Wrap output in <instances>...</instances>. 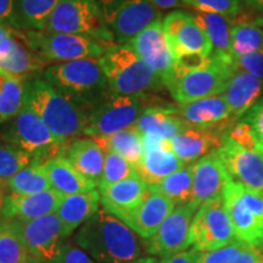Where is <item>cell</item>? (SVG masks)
<instances>
[{
	"instance_id": "f6af8a7d",
	"label": "cell",
	"mask_w": 263,
	"mask_h": 263,
	"mask_svg": "<svg viewBox=\"0 0 263 263\" xmlns=\"http://www.w3.org/2000/svg\"><path fill=\"white\" fill-rule=\"evenodd\" d=\"M42 263V262H41ZM43 263H95L94 259L90 257L83 250L68 242H65L60 252L54 258L48 262Z\"/></svg>"
},
{
	"instance_id": "cb8c5ba5",
	"label": "cell",
	"mask_w": 263,
	"mask_h": 263,
	"mask_svg": "<svg viewBox=\"0 0 263 263\" xmlns=\"http://www.w3.org/2000/svg\"><path fill=\"white\" fill-rule=\"evenodd\" d=\"M176 112L188 126L196 128H215L224 126L230 120L234 121L223 95L179 104Z\"/></svg>"
},
{
	"instance_id": "ac0fdd59",
	"label": "cell",
	"mask_w": 263,
	"mask_h": 263,
	"mask_svg": "<svg viewBox=\"0 0 263 263\" xmlns=\"http://www.w3.org/2000/svg\"><path fill=\"white\" fill-rule=\"evenodd\" d=\"M227 124L215 128L188 126L171 140L173 153L184 164H193L221 147Z\"/></svg>"
},
{
	"instance_id": "277c9868",
	"label": "cell",
	"mask_w": 263,
	"mask_h": 263,
	"mask_svg": "<svg viewBox=\"0 0 263 263\" xmlns=\"http://www.w3.org/2000/svg\"><path fill=\"white\" fill-rule=\"evenodd\" d=\"M110 90L122 95H145L163 85L162 81L129 45H108L100 58Z\"/></svg>"
},
{
	"instance_id": "4dcf8cb0",
	"label": "cell",
	"mask_w": 263,
	"mask_h": 263,
	"mask_svg": "<svg viewBox=\"0 0 263 263\" xmlns=\"http://www.w3.org/2000/svg\"><path fill=\"white\" fill-rule=\"evenodd\" d=\"M45 64L27 47L16 29L15 41L5 55L0 58V70L25 80L44 68Z\"/></svg>"
},
{
	"instance_id": "8992f818",
	"label": "cell",
	"mask_w": 263,
	"mask_h": 263,
	"mask_svg": "<svg viewBox=\"0 0 263 263\" xmlns=\"http://www.w3.org/2000/svg\"><path fill=\"white\" fill-rule=\"evenodd\" d=\"M146 107L145 95H122L108 90L87 108L84 136L100 139L134 126Z\"/></svg>"
},
{
	"instance_id": "1f68e13d",
	"label": "cell",
	"mask_w": 263,
	"mask_h": 263,
	"mask_svg": "<svg viewBox=\"0 0 263 263\" xmlns=\"http://www.w3.org/2000/svg\"><path fill=\"white\" fill-rule=\"evenodd\" d=\"M59 0H14V27L17 31H44Z\"/></svg>"
},
{
	"instance_id": "8d00e7d4",
	"label": "cell",
	"mask_w": 263,
	"mask_h": 263,
	"mask_svg": "<svg viewBox=\"0 0 263 263\" xmlns=\"http://www.w3.org/2000/svg\"><path fill=\"white\" fill-rule=\"evenodd\" d=\"M50 189L51 184L45 164L35 162H32L26 168L20 171L6 184V190L16 195H32Z\"/></svg>"
},
{
	"instance_id": "7402d4cb",
	"label": "cell",
	"mask_w": 263,
	"mask_h": 263,
	"mask_svg": "<svg viewBox=\"0 0 263 263\" xmlns=\"http://www.w3.org/2000/svg\"><path fill=\"white\" fill-rule=\"evenodd\" d=\"M223 201L234 229L235 238L250 246L261 248L263 245V221L241 201L232 179L223 192Z\"/></svg>"
},
{
	"instance_id": "7c38bea8",
	"label": "cell",
	"mask_w": 263,
	"mask_h": 263,
	"mask_svg": "<svg viewBox=\"0 0 263 263\" xmlns=\"http://www.w3.org/2000/svg\"><path fill=\"white\" fill-rule=\"evenodd\" d=\"M162 26L174 60L188 55L211 57V43L192 12H170L162 20Z\"/></svg>"
},
{
	"instance_id": "74e56055",
	"label": "cell",
	"mask_w": 263,
	"mask_h": 263,
	"mask_svg": "<svg viewBox=\"0 0 263 263\" xmlns=\"http://www.w3.org/2000/svg\"><path fill=\"white\" fill-rule=\"evenodd\" d=\"M263 49V27L254 22H236L232 27V51L235 58Z\"/></svg>"
},
{
	"instance_id": "4316f807",
	"label": "cell",
	"mask_w": 263,
	"mask_h": 263,
	"mask_svg": "<svg viewBox=\"0 0 263 263\" xmlns=\"http://www.w3.org/2000/svg\"><path fill=\"white\" fill-rule=\"evenodd\" d=\"M136 126L143 137L149 136L163 140H172L185 129L188 124L178 116L174 107L155 105L144 110Z\"/></svg>"
},
{
	"instance_id": "7a4b0ae2",
	"label": "cell",
	"mask_w": 263,
	"mask_h": 263,
	"mask_svg": "<svg viewBox=\"0 0 263 263\" xmlns=\"http://www.w3.org/2000/svg\"><path fill=\"white\" fill-rule=\"evenodd\" d=\"M25 104L62 143L68 144L73 138L85 133L88 115L84 108L45 80L35 78L26 82Z\"/></svg>"
},
{
	"instance_id": "f546056e",
	"label": "cell",
	"mask_w": 263,
	"mask_h": 263,
	"mask_svg": "<svg viewBox=\"0 0 263 263\" xmlns=\"http://www.w3.org/2000/svg\"><path fill=\"white\" fill-rule=\"evenodd\" d=\"M44 164L51 189L57 190L61 195L67 196L95 190L97 185L78 172L65 156L59 155L52 157Z\"/></svg>"
},
{
	"instance_id": "2e32d148",
	"label": "cell",
	"mask_w": 263,
	"mask_h": 263,
	"mask_svg": "<svg viewBox=\"0 0 263 263\" xmlns=\"http://www.w3.org/2000/svg\"><path fill=\"white\" fill-rule=\"evenodd\" d=\"M127 45L133 48L155 70L164 87H167L173 77L174 58L164 34L162 20L150 25Z\"/></svg>"
},
{
	"instance_id": "60d3db41",
	"label": "cell",
	"mask_w": 263,
	"mask_h": 263,
	"mask_svg": "<svg viewBox=\"0 0 263 263\" xmlns=\"http://www.w3.org/2000/svg\"><path fill=\"white\" fill-rule=\"evenodd\" d=\"M182 4L195 9V11L223 15L232 20L241 12L240 0H182Z\"/></svg>"
},
{
	"instance_id": "f907efd6",
	"label": "cell",
	"mask_w": 263,
	"mask_h": 263,
	"mask_svg": "<svg viewBox=\"0 0 263 263\" xmlns=\"http://www.w3.org/2000/svg\"><path fill=\"white\" fill-rule=\"evenodd\" d=\"M235 263H263V255L257 248L249 245Z\"/></svg>"
},
{
	"instance_id": "7bdbcfd3",
	"label": "cell",
	"mask_w": 263,
	"mask_h": 263,
	"mask_svg": "<svg viewBox=\"0 0 263 263\" xmlns=\"http://www.w3.org/2000/svg\"><path fill=\"white\" fill-rule=\"evenodd\" d=\"M248 246L240 240H234L221 249L212 251H197L196 263H235Z\"/></svg>"
},
{
	"instance_id": "484cf974",
	"label": "cell",
	"mask_w": 263,
	"mask_h": 263,
	"mask_svg": "<svg viewBox=\"0 0 263 263\" xmlns=\"http://www.w3.org/2000/svg\"><path fill=\"white\" fill-rule=\"evenodd\" d=\"M72 166L85 178L99 185L103 176L105 151L93 138H77L71 140L65 147L64 154Z\"/></svg>"
},
{
	"instance_id": "9c48e42d",
	"label": "cell",
	"mask_w": 263,
	"mask_h": 263,
	"mask_svg": "<svg viewBox=\"0 0 263 263\" xmlns=\"http://www.w3.org/2000/svg\"><path fill=\"white\" fill-rule=\"evenodd\" d=\"M98 3L115 44L127 45L144 29L161 20L159 8L149 0H98Z\"/></svg>"
},
{
	"instance_id": "db71d44e",
	"label": "cell",
	"mask_w": 263,
	"mask_h": 263,
	"mask_svg": "<svg viewBox=\"0 0 263 263\" xmlns=\"http://www.w3.org/2000/svg\"><path fill=\"white\" fill-rule=\"evenodd\" d=\"M127 263H159L154 257H140L138 259H134V261L127 262Z\"/></svg>"
},
{
	"instance_id": "681fc988",
	"label": "cell",
	"mask_w": 263,
	"mask_h": 263,
	"mask_svg": "<svg viewBox=\"0 0 263 263\" xmlns=\"http://www.w3.org/2000/svg\"><path fill=\"white\" fill-rule=\"evenodd\" d=\"M0 24L14 26V0H0Z\"/></svg>"
},
{
	"instance_id": "5bb4252c",
	"label": "cell",
	"mask_w": 263,
	"mask_h": 263,
	"mask_svg": "<svg viewBox=\"0 0 263 263\" xmlns=\"http://www.w3.org/2000/svg\"><path fill=\"white\" fill-rule=\"evenodd\" d=\"M18 223L29 257L38 262H48L54 258L68 238L57 213Z\"/></svg>"
},
{
	"instance_id": "9f6ffc18",
	"label": "cell",
	"mask_w": 263,
	"mask_h": 263,
	"mask_svg": "<svg viewBox=\"0 0 263 263\" xmlns=\"http://www.w3.org/2000/svg\"><path fill=\"white\" fill-rule=\"evenodd\" d=\"M27 263H41V262L35 261V259H33V258H31V257H29V259H28V262H27Z\"/></svg>"
},
{
	"instance_id": "e575fe53",
	"label": "cell",
	"mask_w": 263,
	"mask_h": 263,
	"mask_svg": "<svg viewBox=\"0 0 263 263\" xmlns=\"http://www.w3.org/2000/svg\"><path fill=\"white\" fill-rule=\"evenodd\" d=\"M156 192L167 196L176 206L186 205L194 199V163L185 164L155 186Z\"/></svg>"
},
{
	"instance_id": "d6986e66",
	"label": "cell",
	"mask_w": 263,
	"mask_h": 263,
	"mask_svg": "<svg viewBox=\"0 0 263 263\" xmlns=\"http://www.w3.org/2000/svg\"><path fill=\"white\" fill-rule=\"evenodd\" d=\"M149 192V185L139 176L99 188L100 202L116 218L127 222Z\"/></svg>"
},
{
	"instance_id": "d590c367",
	"label": "cell",
	"mask_w": 263,
	"mask_h": 263,
	"mask_svg": "<svg viewBox=\"0 0 263 263\" xmlns=\"http://www.w3.org/2000/svg\"><path fill=\"white\" fill-rule=\"evenodd\" d=\"M26 83L0 70V124L14 118L25 106Z\"/></svg>"
},
{
	"instance_id": "603a6c76",
	"label": "cell",
	"mask_w": 263,
	"mask_h": 263,
	"mask_svg": "<svg viewBox=\"0 0 263 263\" xmlns=\"http://www.w3.org/2000/svg\"><path fill=\"white\" fill-rule=\"evenodd\" d=\"M176 209V205L167 196L149 186L147 195L124 224L143 239H150L156 234L161 224Z\"/></svg>"
},
{
	"instance_id": "11a10c76",
	"label": "cell",
	"mask_w": 263,
	"mask_h": 263,
	"mask_svg": "<svg viewBox=\"0 0 263 263\" xmlns=\"http://www.w3.org/2000/svg\"><path fill=\"white\" fill-rule=\"evenodd\" d=\"M6 186L3 185L2 183H0V212H2V207H3V202H4V199H5V195H6Z\"/></svg>"
},
{
	"instance_id": "7dc6e473",
	"label": "cell",
	"mask_w": 263,
	"mask_h": 263,
	"mask_svg": "<svg viewBox=\"0 0 263 263\" xmlns=\"http://www.w3.org/2000/svg\"><path fill=\"white\" fill-rule=\"evenodd\" d=\"M16 29L0 24V58L5 55L15 41Z\"/></svg>"
},
{
	"instance_id": "44dd1931",
	"label": "cell",
	"mask_w": 263,
	"mask_h": 263,
	"mask_svg": "<svg viewBox=\"0 0 263 263\" xmlns=\"http://www.w3.org/2000/svg\"><path fill=\"white\" fill-rule=\"evenodd\" d=\"M230 177L217 151L194 163V199L197 206L223 197Z\"/></svg>"
},
{
	"instance_id": "ffe728a7",
	"label": "cell",
	"mask_w": 263,
	"mask_h": 263,
	"mask_svg": "<svg viewBox=\"0 0 263 263\" xmlns=\"http://www.w3.org/2000/svg\"><path fill=\"white\" fill-rule=\"evenodd\" d=\"M62 199L64 195L54 189L32 195H16L8 193L3 202L0 219L31 221L52 215L58 211Z\"/></svg>"
},
{
	"instance_id": "4fadbf2b",
	"label": "cell",
	"mask_w": 263,
	"mask_h": 263,
	"mask_svg": "<svg viewBox=\"0 0 263 263\" xmlns=\"http://www.w3.org/2000/svg\"><path fill=\"white\" fill-rule=\"evenodd\" d=\"M199 207L194 202L176 206L166 221L161 224L156 234L147 239L144 244L147 254L162 258L190 248V228Z\"/></svg>"
},
{
	"instance_id": "8fae6325",
	"label": "cell",
	"mask_w": 263,
	"mask_h": 263,
	"mask_svg": "<svg viewBox=\"0 0 263 263\" xmlns=\"http://www.w3.org/2000/svg\"><path fill=\"white\" fill-rule=\"evenodd\" d=\"M235 238L223 197L199 207L192 222L190 241L196 251H212L229 245Z\"/></svg>"
},
{
	"instance_id": "6f0895ef",
	"label": "cell",
	"mask_w": 263,
	"mask_h": 263,
	"mask_svg": "<svg viewBox=\"0 0 263 263\" xmlns=\"http://www.w3.org/2000/svg\"><path fill=\"white\" fill-rule=\"evenodd\" d=\"M261 154L263 155V145H262V149H261Z\"/></svg>"
},
{
	"instance_id": "d4e9b609",
	"label": "cell",
	"mask_w": 263,
	"mask_h": 263,
	"mask_svg": "<svg viewBox=\"0 0 263 263\" xmlns=\"http://www.w3.org/2000/svg\"><path fill=\"white\" fill-rule=\"evenodd\" d=\"M222 95L228 104L233 120L238 121L263 97V80L236 70Z\"/></svg>"
},
{
	"instance_id": "ab89813d",
	"label": "cell",
	"mask_w": 263,
	"mask_h": 263,
	"mask_svg": "<svg viewBox=\"0 0 263 263\" xmlns=\"http://www.w3.org/2000/svg\"><path fill=\"white\" fill-rule=\"evenodd\" d=\"M139 176L137 167L114 151H105V163L99 188Z\"/></svg>"
},
{
	"instance_id": "bcb514c9",
	"label": "cell",
	"mask_w": 263,
	"mask_h": 263,
	"mask_svg": "<svg viewBox=\"0 0 263 263\" xmlns=\"http://www.w3.org/2000/svg\"><path fill=\"white\" fill-rule=\"evenodd\" d=\"M241 118L251 124L255 133L257 134L258 139L261 140V143L263 144V97L259 99L257 104H256L255 106Z\"/></svg>"
},
{
	"instance_id": "5b68a950",
	"label": "cell",
	"mask_w": 263,
	"mask_h": 263,
	"mask_svg": "<svg viewBox=\"0 0 263 263\" xmlns=\"http://www.w3.org/2000/svg\"><path fill=\"white\" fill-rule=\"evenodd\" d=\"M0 139L27 153L35 163L62 155L67 144L59 140L42 118L25 104L14 118L3 124Z\"/></svg>"
},
{
	"instance_id": "ee69618b",
	"label": "cell",
	"mask_w": 263,
	"mask_h": 263,
	"mask_svg": "<svg viewBox=\"0 0 263 263\" xmlns=\"http://www.w3.org/2000/svg\"><path fill=\"white\" fill-rule=\"evenodd\" d=\"M235 68L263 80V49L234 59Z\"/></svg>"
},
{
	"instance_id": "f1b7e54d",
	"label": "cell",
	"mask_w": 263,
	"mask_h": 263,
	"mask_svg": "<svg viewBox=\"0 0 263 263\" xmlns=\"http://www.w3.org/2000/svg\"><path fill=\"white\" fill-rule=\"evenodd\" d=\"M194 16L211 43V57L234 65V55L232 51L233 20L223 15L201 11H195Z\"/></svg>"
},
{
	"instance_id": "836d02e7",
	"label": "cell",
	"mask_w": 263,
	"mask_h": 263,
	"mask_svg": "<svg viewBox=\"0 0 263 263\" xmlns=\"http://www.w3.org/2000/svg\"><path fill=\"white\" fill-rule=\"evenodd\" d=\"M28 259V250L18 221L0 219V263H27Z\"/></svg>"
},
{
	"instance_id": "f35d334b",
	"label": "cell",
	"mask_w": 263,
	"mask_h": 263,
	"mask_svg": "<svg viewBox=\"0 0 263 263\" xmlns=\"http://www.w3.org/2000/svg\"><path fill=\"white\" fill-rule=\"evenodd\" d=\"M32 162L33 159L27 153L6 141H0V183L3 185L6 186L15 174Z\"/></svg>"
},
{
	"instance_id": "9a60e30c",
	"label": "cell",
	"mask_w": 263,
	"mask_h": 263,
	"mask_svg": "<svg viewBox=\"0 0 263 263\" xmlns=\"http://www.w3.org/2000/svg\"><path fill=\"white\" fill-rule=\"evenodd\" d=\"M230 179L263 195V155L224 138L216 150Z\"/></svg>"
},
{
	"instance_id": "b9f144b4",
	"label": "cell",
	"mask_w": 263,
	"mask_h": 263,
	"mask_svg": "<svg viewBox=\"0 0 263 263\" xmlns=\"http://www.w3.org/2000/svg\"><path fill=\"white\" fill-rule=\"evenodd\" d=\"M224 138L234 141V143H236L240 146L245 147V149L261 153L263 144L261 143V140L258 139L257 134L255 133L251 124L246 122L242 118L235 121V123H233L232 127L227 128Z\"/></svg>"
},
{
	"instance_id": "3957f363",
	"label": "cell",
	"mask_w": 263,
	"mask_h": 263,
	"mask_svg": "<svg viewBox=\"0 0 263 263\" xmlns=\"http://www.w3.org/2000/svg\"><path fill=\"white\" fill-rule=\"evenodd\" d=\"M45 81L55 89L87 108L110 90L99 59H83L52 64L43 71Z\"/></svg>"
},
{
	"instance_id": "c3c4849f",
	"label": "cell",
	"mask_w": 263,
	"mask_h": 263,
	"mask_svg": "<svg viewBox=\"0 0 263 263\" xmlns=\"http://www.w3.org/2000/svg\"><path fill=\"white\" fill-rule=\"evenodd\" d=\"M196 256L197 251L195 249L185 250L178 254L162 257L159 263H196Z\"/></svg>"
},
{
	"instance_id": "83f0119b",
	"label": "cell",
	"mask_w": 263,
	"mask_h": 263,
	"mask_svg": "<svg viewBox=\"0 0 263 263\" xmlns=\"http://www.w3.org/2000/svg\"><path fill=\"white\" fill-rule=\"evenodd\" d=\"M99 205H100V194L97 190H91V192L64 196L55 213L60 218L66 234L70 236L76 229L81 228L100 210Z\"/></svg>"
},
{
	"instance_id": "e0dca14e",
	"label": "cell",
	"mask_w": 263,
	"mask_h": 263,
	"mask_svg": "<svg viewBox=\"0 0 263 263\" xmlns=\"http://www.w3.org/2000/svg\"><path fill=\"white\" fill-rule=\"evenodd\" d=\"M144 151L143 159L137 166L138 174L149 186H155L171 174L185 166L171 147V140L160 138L143 137Z\"/></svg>"
},
{
	"instance_id": "52a82bcc",
	"label": "cell",
	"mask_w": 263,
	"mask_h": 263,
	"mask_svg": "<svg viewBox=\"0 0 263 263\" xmlns=\"http://www.w3.org/2000/svg\"><path fill=\"white\" fill-rule=\"evenodd\" d=\"M20 35L45 65L99 59L107 49L104 43L83 35L43 31H20Z\"/></svg>"
},
{
	"instance_id": "816d5d0a",
	"label": "cell",
	"mask_w": 263,
	"mask_h": 263,
	"mask_svg": "<svg viewBox=\"0 0 263 263\" xmlns=\"http://www.w3.org/2000/svg\"><path fill=\"white\" fill-rule=\"evenodd\" d=\"M159 9H172L182 4V0H149Z\"/></svg>"
},
{
	"instance_id": "d6a6232c",
	"label": "cell",
	"mask_w": 263,
	"mask_h": 263,
	"mask_svg": "<svg viewBox=\"0 0 263 263\" xmlns=\"http://www.w3.org/2000/svg\"><path fill=\"white\" fill-rule=\"evenodd\" d=\"M94 140L104 151H114L133 163L136 167L143 159L144 151H145L143 136L136 124L117 132L110 137Z\"/></svg>"
},
{
	"instance_id": "6da1fadb",
	"label": "cell",
	"mask_w": 263,
	"mask_h": 263,
	"mask_svg": "<svg viewBox=\"0 0 263 263\" xmlns=\"http://www.w3.org/2000/svg\"><path fill=\"white\" fill-rule=\"evenodd\" d=\"M74 242L98 263H127L143 254L136 233L105 209L78 229Z\"/></svg>"
},
{
	"instance_id": "f5cc1de1",
	"label": "cell",
	"mask_w": 263,
	"mask_h": 263,
	"mask_svg": "<svg viewBox=\"0 0 263 263\" xmlns=\"http://www.w3.org/2000/svg\"><path fill=\"white\" fill-rule=\"evenodd\" d=\"M248 4L251 6L252 9L258 10V11L263 12V0H245Z\"/></svg>"
},
{
	"instance_id": "30bf717a",
	"label": "cell",
	"mask_w": 263,
	"mask_h": 263,
	"mask_svg": "<svg viewBox=\"0 0 263 263\" xmlns=\"http://www.w3.org/2000/svg\"><path fill=\"white\" fill-rule=\"evenodd\" d=\"M235 71L233 64L210 57L206 66L174 78L167 88L178 104L193 103L222 95Z\"/></svg>"
},
{
	"instance_id": "ba28073f",
	"label": "cell",
	"mask_w": 263,
	"mask_h": 263,
	"mask_svg": "<svg viewBox=\"0 0 263 263\" xmlns=\"http://www.w3.org/2000/svg\"><path fill=\"white\" fill-rule=\"evenodd\" d=\"M43 32L83 35L105 45L115 44L112 34L104 24L98 0H59Z\"/></svg>"
}]
</instances>
